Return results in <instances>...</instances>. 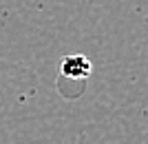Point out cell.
Instances as JSON below:
<instances>
[{"label":"cell","instance_id":"cell-1","mask_svg":"<svg viewBox=\"0 0 148 144\" xmlns=\"http://www.w3.org/2000/svg\"><path fill=\"white\" fill-rule=\"evenodd\" d=\"M91 71H93V67L84 56H66L64 62H62V73L66 78H82V80H86L91 75Z\"/></svg>","mask_w":148,"mask_h":144}]
</instances>
